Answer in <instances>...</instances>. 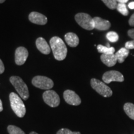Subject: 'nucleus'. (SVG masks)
I'll list each match as a JSON object with an SVG mask.
<instances>
[{
    "label": "nucleus",
    "mask_w": 134,
    "mask_h": 134,
    "mask_svg": "<svg viewBox=\"0 0 134 134\" xmlns=\"http://www.w3.org/2000/svg\"><path fill=\"white\" fill-rule=\"evenodd\" d=\"M50 45L55 59L58 61H62L66 58L67 48L61 38L53 37L50 39Z\"/></svg>",
    "instance_id": "f257e3e1"
},
{
    "label": "nucleus",
    "mask_w": 134,
    "mask_h": 134,
    "mask_svg": "<svg viewBox=\"0 0 134 134\" xmlns=\"http://www.w3.org/2000/svg\"><path fill=\"white\" fill-rule=\"evenodd\" d=\"M9 100L11 107L14 113L18 117L22 118L26 114V109L22 99L14 93H11L9 94Z\"/></svg>",
    "instance_id": "f03ea898"
},
{
    "label": "nucleus",
    "mask_w": 134,
    "mask_h": 134,
    "mask_svg": "<svg viewBox=\"0 0 134 134\" xmlns=\"http://www.w3.org/2000/svg\"><path fill=\"white\" fill-rule=\"evenodd\" d=\"M9 81L22 99L24 100H27L29 98V93L28 87L20 77L17 76H11Z\"/></svg>",
    "instance_id": "7ed1b4c3"
},
{
    "label": "nucleus",
    "mask_w": 134,
    "mask_h": 134,
    "mask_svg": "<svg viewBox=\"0 0 134 134\" xmlns=\"http://www.w3.org/2000/svg\"><path fill=\"white\" fill-rule=\"evenodd\" d=\"M91 86L97 93L105 98H109L113 95V91L111 89L107 86L105 83L96 78H92L91 80Z\"/></svg>",
    "instance_id": "20e7f679"
},
{
    "label": "nucleus",
    "mask_w": 134,
    "mask_h": 134,
    "mask_svg": "<svg viewBox=\"0 0 134 134\" xmlns=\"http://www.w3.org/2000/svg\"><path fill=\"white\" fill-rule=\"evenodd\" d=\"M75 21L83 29L91 31L94 29L93 18L86 13H80L75 15Z\"/></svg>",
    "instance_id": "39448f33"
},
{
    "label": "nucleus",
    "mask_w": 134,
    "mask_h": 134,
    "mask_svg": "<svg viewBox=\"0 0 134 134\" xmlns=\"http://www.w3.org/2000/svg\"><path fill=\"white\" fill-rule=\"evenodd\" d=\"M32 83L36 88L46 90H49L54 85L53 81L50 78L43 76H35L32 80Z\"/></svg>",
    "instance_id": "423d86ee"
},
{
    "label": "nucleus",
    "mask_w": 134,
    "mask_h": 134,
    "mask_svg": "<svg viewBox=\"0 0 134 134\" xmlns=\"http://www.w3.org/2000/svg\"><path fill=\"white\" fill-rule=\"evenodd\" d=\"M42 97L45 103L52 108H56L60 104V97L55 91L47 90L43 93Z\"/></svg>",
    "instance_id": "0eeeda50"
},
{
    "label": "nucleus",
    "mask_w": 134,
    "mask_h": 134,
    "mask_svg": "<svg viewBox=\"0 0 134 134\" xmlns=\"http://www.w3.org/2000/svg\"><path fill=\"white\" fill-rule=\"evenodd\" d=\"M104 83L109 84L112 81L123 82L124 81V77L120 72L115 70H110L104 73L103 76Z\"/></svg>",
    "instance_id": "6e6552de"
},
{
    "label": "nucleus",
    "mask_w": 134,
    "mask_h": 134,
    "mask_svg": "<svg viewBox=\"0 0 134 134\" xmlns=\"http://www.w3.org/2000/svg\"><path fill=\"white\" fill-rule=\"evenodd\" d=\"M64 99L66 103L72 105H78L81 103V100L75 91L72 90H66L63 93Z\"/></svg>",
    "instance_id": "1a4fd4ad"
},
{
    "label": "nucleus",
    "mask_w": 134,
    "mask_h": 134,
    "mask_svg": "<svg viewBox=\"0 0 134 134\" xmlns=\"http://www.w3.org/2000/svg\"><path fill=\"white\" fill-rule=\"evenodd\" d=\"M29 56L27 50L24 47L17 48L15 52V62L18 65L24 64Z\"/></svg>",
    "instance_id": "9d476101"
},
{
    "label": "nucleus",
    "mask_w": 134,
    "mask_h": 134,
    "mask_svg": "<svg viewBox=\"0 0 134 134\" xmlns=\"http://www.w3.org/2000/svg\"><path fill=\"white\" fill-rule=\"evenodd\" d=\"M29 19L31 23L38 25H45L47 23V17L37 12H32L30 13Z\"/></svg>",
    "instance_id": "9b49d317"
},
{
    "label": "nucleus",
    "mask_w": 134,
    "mask_h": 134,
    "mask_svg": "<svg viewBox=\"0 0 134 134\" xmlns=\"http://www.w3.org/2000/svg\"><path fill=\"white\" fill-rule=\"evenodd\" d=\"M93 21L94 29L99 31H106L109 29L111 26L109 21L102 19L99 17H94L93 18Z\"/></svg>",
    "instance_id": "f8f14e48"
},
{
    "label": "nucleus",
    "mask_w": 134,
    "mask_h": 134,
    "mask_svg": "<svg viewBox=\"0 0 134 134\" xmlns=\"http://www.w3.org/2000/svg\"><path fill=\"white\" fill-rule=\"evenodd\" d=\"M36 44L37 49L43 54L48 55L50 53L51 48H50L49 45L48 44V43L47 42V41L43 38L38 37L36 40Z\"/></svg>",
    "instance_id": "ddd939ff"
},
{
    "label": "nucleus",
    "mask_w": 134,
    "mask_h": 134,
    "mask_svg": "<svg viewBox=\"0 0 134 134\" xmlns=\"http://www.w3.org/2000/svg\"><path fill=\"white\" fill-rule=\"evenodd\" d=\"M100 60L104 64L109 67L114 66L117 62L116 56L114 54H102L100 55Z\"/></svg>",
    "instance_id": "4468645a"
},
{
    "label": "nucleus",
    "mask_w": 134,
    "mask_h": 134,
    "mask_svg": "<svg viewBox=\"0 0 134 134\" xmlns=\"http://www.w3.org/2000/svg\"><path fill=\"white\" fill-rule=\"evenodd\" d=\"M65 39L67 44L71 47H76L79 44V38L76 34L68 32L65 34Z\"/></svg>",
    "instance_id": "2eb2a0df"
},
{
    "label": "nucleus",
    "mask_w": 134,
    "mask_h": 134,
    "mask_svg": "<svg viewBox=\"0 0 134 134\" xmlns=\"http://www.w3.org/2000/svg\"><path fill=\"white\" fill-rule=\"evenodd\" d=\"M129 50L127 49L125 47H122L120 50H119L115 53L117 59V62H119V63H124L126 58L129 56Z\"/></svg>",
    "instance_id": "dca6fc26"
},
{
    "label": "nucleus",
    "mask_w": 134,
    "mask_h": 134,
    "mask_svg": "<svg viewBox=\"0 0 134 134\" xmlns=\"http://www.w3.org/2000/svg\"><path fill=\"white\" fill-rule=\"evenodd\" d=\"M124 110L126 114L132 120H134V104L130 103H125L124 105Z\"/></svg>",
    "instance_id": "f3484780"
},
{
    "label": "nucleus",
    "mask_w": 134,
    "mask_h": 134,
    "mask_svg": "<svg viewBox=\"0 0 134 134\" xmlns=\"http://www.w3.org/2000/svg\"><path fill=\"white\" fill-rule=\"evenodd\" d=\"M97 49L99 52L101 53L102 54H114L115 52V48L113 47H108L103 45H98Z\"/></svg>",
    "instance_id": "a211bd4d"
},
{
    "label": "nucleus",
    "mask_w": 134,
    "mask_h": 134,
    "mask_svg": "<svg viewBox=\"0 0 134 134\" xmlns=\"http://www.w3.org/2000/svg\"><path fill=\"white\" fill-rule=\"evenodd\" d=\"M116 9L118 12H119L120 14L124 16H128L129 14V10L127 9L126 4H124V3H118Z\"/></svg>",
    "instance_id": "6ab92c4d"
},
{
    "label": "nucleus",
    "mask_w": 134,
    "mask_h": 134,
    "mask_svg": "<svg viewBox=\"0 0 134 134\" xmlns=\"http://www.w3.org/2000/svg\"><path fill=\"white\" fill-rule=\"evenodd\" d=\"M8 131L9 134H26L19 127L12 125H10L8 127Z\"/></svg>",
    "instance_id": "aec40b11"
},
{
    "label": "nucleus",
    "mask_w": 134,
    "mask_h": 134,
    "mask_svg": "<svg viewBox=\"0 0 134 134\" xmlns=\"http://www.w3.org/2000/svg\"><path fill=\"white\" fill-rule=\"evenodd\" d=\"M106 38L110 42L115 43L119 41V35L114 31H110L107 33Z\"/></svg>",
    "instance_id": "412c9836"
},
{
    "label": "nucleus",
    "mask_w": 134,
    "mask_h": 134,
    "mask_svg": "<svg viewBox=\"0 0 134 134\" xmlns=\"http://www.w3.org/2000/svg\"><path fill=\"white\" fill-rule=\"evenodd\" d=\"M102 1L110 9H116L117 4H118L116 0H102Z\"/></svg>",
    "instance_id": "4be33fe9"
},
{
    "label": "nucleus",
    "mask_w": 134,
    "mask_h": 134,
    "mask_svg": "<svg viewBox=\"0 0 134 134\" xmlns=\"http://www.w3.org/2000/svg\"><path fill=\"white\" fill-rule=\"evenodd\" d=\"M57 134H81L79 132H72L68 129H61L58 130Z\"/></svg>",
    "instance_id": "5701e85b"
},
{
    "label": "nucleus",
    "mask_w": 134,
    "mask_h": 134,
    "mask_svg": "<svg viewBox=\"0 0 134 134\" xmlns=\"http://www.w3.org/2000/svg\"><path fill=\"white\" fill-rule=\"evenodd\" d=\"M125 47L128 50L134 49V40L127 42L125 44Z\"/></svg>",
    "instance_id": "b1692460"
},
{
    "label": "nucleus",
    "mask_w": 134,
    "mask_h": 134,
    "mask_svg": "<svg viewBox=\"0 0 134 134\" xmlns=\"http://www.w3.org/2000/svg\"><path fill=\"white\" fill-rule=\"evenodd\" d=\"M129 24L130 26L134 27V13L130 16L129 20Z\"/></svg>",
    "instance_id": "393cba45"
},
{
    "label": "nucleus",
    "mask_w": 134,
    "mask_h": 134,
    "mask_svg": "<svg viewBox=\"0 0 134 134\" xmlns=\"http://www.w3.org/2000/svg\"><path fill=\"white\" fill-rule=\"evenodd\" d=\"M127 34H128V36L132 38V40H134V29L129 30Z\"/></svg>",
    "instance_id": "a878e982"
},
{
    "label": "nucleus",
    "mask_w": 134,
    "mask_h": 134,
    "mask_svg": "<svg viewBox=\"0 0 134 134\" xmlns=\"http://www.w3.org/2000/svg\"><path fill=\"white\" fill-rule=\"evenodd\" d=\"M4 71V66L3 64L2 60L0 59V74H2Z\"/></svg>",
    "instance_id": "bb28decb"
},
{
    "label": "nucleus",
    "mask_w": 134,
    "mask_h": 134,
    "mask_svg": "<svg viewBox=\"0 0 134 134\" xmlns=\"http://www.w3.org/2000/svg\"><path fill=\"white\" fill-rule=\"evenodd\" d=\"M128 6L130 9H134V1H132V2H130Z\"/></svg>",
    "instance_id": "cd10ccee"
},
{
    "label": "nucleus",
    "mask_w": 134,
    "mask_h": 134,
    "mask_svg": "<svg viewBox=\"0 0 134 134\" xmlns=\"http://www.w3.org/2000/svg\"><path fill=\"white\" fill-rule=\"evenodd\" d=\"M116 1L118 3H124V4H125V3H128L129 0H116Z\"/></svg>",
    "instance_id": "c85d7f7f"
},
{
    "label": "nucleus",
    "mask_w": 134,
    "mask_h": 134,
    "mask_svg": "<svg viewBox=\"0 0 134 134\" xmlns=\"http://www.w3.org/2000/svg\"><path fill=\"white\" fill-rule=\"evenodd\" d=\"M3 110V104H2V101L0 99V112H1Z\"/></svg>",
    "instance_id": "c756f323"
},
{
    "label": "nucleus",
    "mask_w": 134,
    "mask_h": 134,
    "mask_svg": "<svg viewBox=\"0 0 134 134\" xmlns=\"http://www.w3.org/2000/svg\"><path fill=\"white\" fill-rule=\"evenodd\" d=\"M30 134H38V133H36V132H31V133H30Z\"/></svg>",
    "instance_id": "7c9ffc66"
},
{
    "label": "nucleus",
    "mask_w": 134,
    "mask_h": 134,
    "mask_svg": "<svg viewBox=\"0 0 134 134\" xmlns=\"http://www.w3.org/2000/svg\"><path fill=\"white\" fill-rule=\"evenodd\" d=\"M5 1H6V0H0V3H4Z\"/></svg>",
    "instance_id": "2f4dec72"
}]
</instances>
